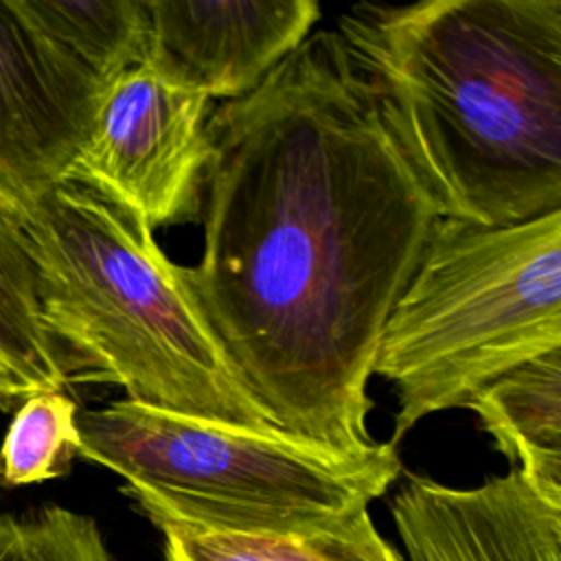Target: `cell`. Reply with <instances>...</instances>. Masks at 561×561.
Listing matches in <instances>:
<instances>
[{"label": "cell", "mask_w": 561, "mask_h": 561, "mask_svg": "<svg viewBox=\"0 0 561 561\" xmlns=\"http://www.w3.org/2000/svg\"><path fill=\"white\" fill-rule=\"evenodd\" d=\"M337 33L438 217L561 210V0L357 4Z\"/></svg>", "instance_id": "obj_2"}, {"label": "cell", "mask_w": 561, "mask_h": 561, "mask_svg": "<svg viewBox=\"0 0 561 561\" xmlns=\"http://www.w3.org/2000/svg\"><path fill=\"white\" fill-rule=\"evenodd\" d=\"M210 99L147 64L114 79L66 178L140 217L151 230L202 215Z\"/></svg>", "instance_id": "obj_6"}, {"label": "cell", "mask_w": 561, "mask_h": 561, "mask_svg": "<svg viewBox=\"0 0 561 561\" xmlns=\"http://www.w3.org/2000/svg\"><path fill=\"white\" fill-rule=\"evenodd\" d=\"M0 359L35 392H64L68 359L42 322L35 267L18 226L0 208Z\"/></svg>", "instance_id": "obj_13"}, {"label": "cell", "mask_w": 561, "mask_h": 561, "mask_svg": "<svg viewBox=\"0 0 561 561\" xmlns=\"http://www.w3.org/2000/svg\"><path fill=\"white\" fill-rule=\"evenodd\" d=\"M204 250L182 278L272 423L364 456L386 318L438 210L337 31L208 118Z\"/></svg>", "instance_id": "obj_1"}, {"label": "cell", "mask_w": 561, "mask_h": 561, "mask_svg": "<svg viewBox=\"0 0 561 561\" xmlns=\"http://www.w3.org/2000/svg\"><path fill=\"white\" fill-rule=\"evenodd\" d=\"M35 267L46 331L147 408L280 432L239 381L153 230L64 178L11 219Z\"/></svg>", "instance_id": "obj_3"}, {"label": "cell", "mask_w": 561, "mask_h": 561, "mask_svg": "<svg viewBox=\"0 0 561 561\" xmlns=\"http://www.w3.org/2000/svg\"><path fill=\"white\" fill-rule=\"evenodd\" d=\"M145 64L208 99H241L311 33L313 0H147Z\"/></svg>", "instance_id": "obj_8"}, {"label": "cell", "mask_w": 561, "mask_h": 561, "mask_svg": "<svg viewBox=\"0 0 561 561\" xmlns=\"http://www.w3.org/2000/svg\"><path fill=\"white\" fill-rule=\"evenodd\" d=\"M0 561H114L90 515L46 504L0 513Z\"/></svg>", "instance_id": "obj_15"}, {"label": "cell", "mask_w": 561, "mask_h": 561, "mask_svg": "<svg viewBox=\"0 0 561 561\" xmlns=\"http://www.w3.org/2000/svg\"><path fill=\"white\" fill-rule=\"evenodd\" d=\"M31 394L20 375L0 359V405L7 408L11 401H24Z\"/></svg>", "instance_id": "obj_16"}, {"label": "cell", "mask_w": 561, "mask_h": 561, "mask_svg": "<svg viewBox=\"0 0 561 561\" xmlns=\"http://www.w3.org/2000/svg\"><path fill=\"white\" fill-rule=\"evenodd\" d=\"M167 561H403L370 511L311 535H232L164 528Z\"/></svg>", "instance_id": "obj_12"}, {"label": "cell", "mask_w": 561, "mask_h": 561, "mask_svg": "<svg viewBox=\"0 0 561 561\" xmlns=\"http://www.w3.org/2000/svg\"><path fill=\"white\" fill-rule=\"evenodd\" d=\"M105 90L15 0H0V208L9 219L66 178Z\"/></svg>", "instance_id": "obj_7"}, {"label": "cell", "mask_w": 561, "mask_h": 561, "mask_svg": "<svg viewBox=\"0 0 561 561\" xmlns=\"http://www.w3.org/2000/svg\"><path fill=\"white\" fill-rule=\"evenodd\" d=\"M15 7L105 88L147 59V0H15Z\"/></svg>", "instance_id": "obj_11"}, {"label": "cell", "mask_w": 561, "mask_h": 561, "mask_svg": "<svg viewBox=\"0 0 561 561\" xmlns=\"http://www.w3.org/2000/svg\"><path fill=\"white\" fill-rule=\"evenodd\" d=\"M390 515L408 561H561V504L517 467L471 489L408 473Z\"/></svg>", "instance_id": "obj_9"}, {"label": "cell", "mask_w": 561, "mask_h": 561, "mask_svg": "<svg viewBox=\"0 0 561 561\" xmlns=\"http://www.w3.org/2000/svg\"><path fill=\"white\" fill-rule=\"evenodd\" d=\"M77 456L123 478L160 528L311 535L335 528L401 476L392 443L337 456L285 432H252L129 399L79 410Z\"/></svg>", "instance_id": "obj_4"}, {"label": "cell", "mask_w": 561, "mask_h": 561, "mask_svg": "<svg viewBox=\"0 0 561 561\" xmlns=\"http://www.w3.org/2000/svg\"><path fill=\"white\" fill-rule=\"evenodd\" d=\"M467 408L495 449L546 500L561 504V348L497 377Z\"/></svg>", "instance_id": "obj_10"}, {"label": "cell", "mask_w": 561, "mask_h": 561, "mask_svg": "<svg viewBox=\"0 0 561 561\" xmlns=\"http://www.w3.org/2000/svg\"><path fill=\"white\" fill-rule=\"evenodd\" d=\"M77 412L64 392L28 394L0 445V482L26 486L66 476L79 451Z\"/></svg>", "instance_id": "obj_14"}, {"label": "cell", "mask_w": 561, "mask_h": 561, "mask_svg": "<svg viewBox=\"0 0 561 561\" xmlns=\"http://www.w3.org/2000/svg\"><path fill=\"white\" fill-rule=\"evenodd\" d=\"M561 348V210L511 226L438 217L390 309L373 373L394 386L392 445L425 416Z\"/></svg>", "instance_id": "obj_5"}]
</instances>
